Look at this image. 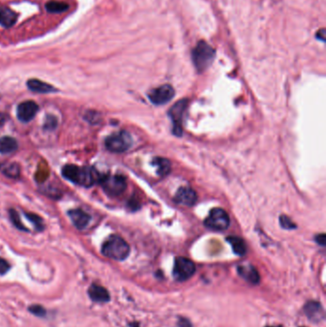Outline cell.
<instances>
[{"mask_svg": "<svg viewBox=\"0 0 326 327\" xmlns=\"http://www.w3.org/2000/svg\"><path fill=\"white\" fill-rule=\"evenodd\" d=\"M191 57L196 70L204 72L211 65L215 58V50L206 41H201L192 50Z\"/></svg>", "mask_w": 326, "mask_h": 327, "instance_id": "obj_3", "label": "cell"}, {"mask_svg": "<svg viewBox=\"0 0 326 327\" xmlns=\"http://www.w3.org/2000/svg\"><path fill=\"white\" fill-rule=\"evenodd\" d=\"M29 310L34 314V315H37V316H39V317H42V316H44L45 315V309L42 307V306H41V305H33V306H31L30 308H29Z\"/></svg>", "mask_w": 326, "mask_h": 327, "instance_id": "obj_26", "label": "cell"}, {"mask_svg": "<svg viewBox=\"0 0 326 327\" xmlns=\"http://www.w3.org/2000/svg\"><path fill=\"white\" fill-rule=\"evenodd\" d=\"M152 164H153V165H155L157 167V173L161 176L166 175L170 171V168H171L170 163H169L168 160H166L164 158H161V157L155 158Z\"/></svg>", "mask_w": 326, "mask_h": 327, "instance_id": "obj_22", "label": "cell"}, {"mask_svg": "<svg viewBox=\"0 0 326 327\" xmlns=\"http://www.w3.org/2000/svg\"><path fill=\"white\" fill-rule=\"evenodd\" d=\"M9 269H10L9 263L5 259L0 257V275L6 274L9 271Z\"/></svg>", "mask_w": 326, "mask_h": 327, "instance_id": "obj_27", "label": "cell"}, {"mask_svg": "<svg viewBox=\"0 0 326 327\" xmlns=\"http://www.w3.org/2000/svg\"><path fill=\"white\" fill-rule=\"evenodd\" d=\"M89 297L95 303H107L110 300L108 291L102 286L93 284L88 290Z\"/></svg>", "mask_w": 326, "mask_h": 327, "instance_id": "obj_15", "label": "cell"}, {"mask_svg": "<svg viewBox=\"0 0 326 327\" xmlns=\"http://www.w3.org/2000/svg\"><path fill=\"white\" fill-rule=\"evenodd\" d=\"M176 203L184 206H193L197 201V194L195 190L190 187H180L174 197Z\"/></svg>", "mask_w": 326, "mask_h": 327, "instance_id": "obj_11", "label": "cell"}, {"mask_svg": "<svg viewBox=\"0 0 326 327\" xmlns=\"http://www.w3.org/2000/svg\"><path fill=\"white\" fill-rule=\"evenodd\" d=\"M27 86L31 91L36 93L47 94L56 91V88L54 86L37 79L29 80L27 82Z\"/></svg>", "mask_w": 326, "mask_h": 327, "instance_id": "obj_17", "label": "cell"}, {"mask_svg": "<svg viewBox=\"0 0 326 327\" xmlns=\"http://www.w3.org/2000/svg\"><path fill=\"white\" fill-rule=\"evenodd\" d=\"M307 317L314 322H321L325 319V311L322 304L318 302H309L304 307Z\"/></svg>", "mask_w": 326, "mask_h": 327, "instance_id": "obj_13", "label": "cell"}, {"mask_svg": "<svg viewBox=\"0 0 326 327\" xmlns=\"http://www.w3.org/2000/svg\"><path fill=\"white\" fill-rule=\"evenodd\" d=\"M71 221L74 226L79 230H83L87 227L91 221V216L84 210L81 209H74L68 212Z\"/></svg>", "mask_w": 326, "mask_h": 327, "instance_id": "obj_12", "label": "cell"}, {"mask_svg": "<svg viewBox=\"0 0 326 327\" xmlns=\"http://www.w3.org/2000/svg\"><path fill=\"white\" fill-rule=\"evenodd\" d=\"M103 190L111 196L122 194L126 188V180L122 175H104L101 176L100 182Z\"/></svg>", "mask_w": 326, "mask_h": 327, "instance_id": "obj_6", "label": "cell"}, {"mask_svg": "<svg viewBox=\"0 0 326 327\" xmlns=\"http://www.w3.org/2000/svg\"><path fill=\"white\" fill-rule=\"evenodd\" d=\"M26 216H27V218L29 220H31L34 223V225L36 226V228H37L38 231H42L44 229L43 221H42V219L40 216H38V215H36L34 213H26Z\"/></svg>", "mask_w": 326, "mask_h": 327, "instance_id": "obj_24", "label": "cell"}, {"mask_svg": "<svg viewBox=\"0 0 326 327\" xmlns=\"http://www.w3.org/2000/svg\"><path fill=\"white\" fill-rule=\"evenodd\" d=\"M46 9L51 14H62L69 9V5L63 1L52 0L47 3Z\"/></svg>", "mask_w": 326, "mask_h": 327, "instance_id": "obj_21", "label": "cell"}, {"mask_svg": "<svg viewBox=\"0 0 326 327\" xmlns=\"http://www.w3.org/2000/svg\"><path fill=\"white\" fill-rule=\"evenodd\" d=\"M174 89L171 85L169 84H163L160 87H157L153 89L149 93V100L151 101L152 103L156 105H162L172 100L174 97Z\"/></svg>", "mask_w": 326, "mask_h": 327, "instance_id": "obj_9", "label": "cell"}, {"mask_svg": "<svg viewBox=\"0 0 326 327\" xmlns=\"http://www.w3.org/2000/svg\"><path fill=\"white\" fill-rule=\"evenodd\" d=\"M39 111V105L34 101H26L19 104L17 115L20 122L28 123L32 121Z\"/></svg>", "mask_w": 326, "mask_h": 327, "instance_id": "obj_10", "label": "cell"}, {"mask_svg": "<svg viewBox=\"0 0 326 327\" xmlns=\"http://www.w3.org/2000/svg\"><path fill=\"white\" fill-rule=\"evenodd\" d=\"M280 225H281L284 229L291 230V229L296 228V225L293 223V221H292L289 217H287V216H285V215L280 216Z\"/></svg>", "mask_w": 326, "mask_h": 327, "instance_id": "obj_25", "label": "cell"}, {"mask_svg": "<svg viewBox=\"0 0 326 327\" xmlns=\"http://www.w3.org/2000/svg\"><path fill=\"white\" fill-rule=\"evenodd\" d=\"M133 140L131 135L126 131H120L110 135L105 140L106 148L115 153H122L131 147Z\"/></svg>", "mask_w": 326, "mask_h": 327, "instance_id": "obj_4", "label": "cell"}, {"mask_svg": "<svg viewBox=\"0 0 326 327\" xmlns=\"http://www.w3.org/2000/svg\"><path fill=\"white\" fill-rule=\"evenodd\" d=\"M316 37H317L318 40H320V41H326V29H321V30L317 33Z\"/></svg>", "mask_w": 326, "mask_h": 327, "instance_id": "obj_31", "label": "cell"}, {"mask_svg": "<svg viewBox=\"0 0 326 327\" xmlns=\"http://www.w3.org/2000/svg\"></svg>", "mask_w": 326, "mask_h": 327, "instance_id": "obj_33", "label": "cell"}, {"mask_svg": "<svg viewBox=\"0 0 326 327\" xmlns=\"http://www.w3.org/2000/svg\"><path fill=\"white\" fill-rule=\"evenodd\" d=\"M130 252L127 242L119 235H111L102 247V253L104 257L114 260H123L128 257Z\"/></svg>", "mask_w": 326, "mask_h": 327, "instance_id": "obj_2", "label": "cell"}, {"mask_svg": "<svg viewBox=\"0 0 326 327\" xmlns=\"http://www.w3.org/2000/svg\"><path fill=\"white\" fill-rule=\"evenodd\" d=\"M194 263L186 257H177L173 267V277L178 281H187L195 273Z\"/></svg>", "mask_w": 326, "mask_h": 327, "instance_id": "obj_7", "label": "cell"}, {"mask_svg": "<svg viewBox=\"0 0 326 327\" xmlns=\"http://www.w3.org/2000/svg\"><path fill=\"white\" fill-rule=\"evenodd\" d=\"M186 106L187 101L182 100L177 102L169 110V116L174 123L173 132L178 136L182 135V119L186 111Z\"/></svg>", "mask_w": 326, "mask_h": 327, "instance_id": "obj_8", "label": "cell"}, {"mask_svg": "<svg viewBox=\"0 0 326 327\" xmlns=\"http://www.w3.org/2000/svg\"><path fill=\"white\" fill-rule=\"evenodd\" d=\"M204 223L206 227L212 231H225L229 228L230 217L223 209L215 208L210 210Z\"/></svg>", "mask_w": 326, "mask_h": 327, "instance_id": "obj_5", "label": "cell"}, {"mask_svg": "<svg viewBox=\"0 0 326 327\" xmlns=\"http://www.w3.org/2000/svg\"><path fill=\"white\" fill-rule=\"evenodd\" d=\"M61 173L64 178L74 184L84 187H90L100 182L101 175L90 166H78L75 164L64 165Z\"/></svg>", "mask_w": 326, "mask_h": 327, "instance_id": "obj_1", "label": "cell"}, {"mask_svg": "<svg viewBox=\"0 0 326 327\" xmlns=\"http://www.w3.org/2000/svg\"><path fill=\"white\" fill-rule=\"evenodd\" d=\"M0 171L8 177L16 179L20 174V167L17 163L1 164Z\"/></svg>", "mask_w": 326, "mask_h": 327, "instance_id": "obj_20", "label": "cell"}, {"mask_svg": "<svg viewBox=\"0 0 326 327\" xmlns=\"http://www.w3.org/2000/svg\"><path fill=\"white\" fill-rule=\"evenodd\" d=\"M227 241L231 244L234 254L237 256H244L247 252V247L244 240L237 236H230L227 238Z\"/></svg>", "mask_w": 326, "mask_h": 327, "instance_id": "obj_19", "label": "cell"}, {"mask_svg": "<svg viewBox=\"0 0 326 327\" xmlns=\"http://www.w3.org/2000/svg\"><path fill=\"white\" fill-rule=\"evenodd\" d=\"M237 271H238V274L241 278H243L245 281H248L252 284H257L260 281L259 274L253 265H250V264L240 265V266H238Z\"/></svg>", "mask_w": 326, "mask_h": 327, "instance_id": "obj_14", "label": "cell"}, {"mask_svg": "<svg viewBox=\"0 0 326 327\" xmlns=\"http://www.w3.org/2000/svg\"><path fill=\"white\" fill-rule=\"evenodd\" d=\"M19 147L18 141L13 137L5 136L0 138V153L9 154L16 151Z\"/></svg>", "mask_w": 326, "mask_h": 327, "instance_id": "obj_18", "label": "cell"}, {"mask_svg": "<svg viewBox=\"0 0 326 327\" xmlns=\"http://www.w3.org/2000/svg\"><path fill=\"white\" fill-rule=\"evenodd\" d=\"M178 327H191V324L188 320L181 318L178 321Z\"/></svg>", "mask_w": 326, "mask_h": 327, "instance_id": "obj_29", "label": "cell"}, {"mask_svg": "<svg viewBox=\"0 0 326 327\" xmlns=\"http://www.w3.org/2000/svg\"><path fill=\"white\" fill-rule=\"evenodd\" d=\"M18 20V15L9 7L0 8V25L4 28L14 26Z\"/></svg>", "mask_w": 326, "mask_h": 327, "instance_id": "obj_16", "label": "cell"}, {"mask_svg": "<svg viewBox=\"0 0 326 327\" xmlns=\"http://www.w3.org/2000/svg\"><path fill=\"white\" fill-rule=\"evenodd\" d=\"M316 241H317L320 245L325 246V245H326V234H319V235H317V237H316Z\"/></svg>", "mask_w": 326, "mask_h": 327, "instance_id": "obj_30", "label": "cell"}, {"mask_svg": "<svg viewBox=\"0 0 326 327\" xmlns=\"http://www.w3.org/2000/svg\"><path fill=\"white\" fill-rule=\"evenodd\" d=\"M126 327H141L140 325L138 323H131L129 325H127Z\"/></svg>", "mask_w": 326, "mask_h": 327, "instance_id": "obj_32", "label": "cell"}, {"mask_svg": "<svg viewBox=\"0 0 326 327\" xmlns=\"http://www.w3.org/2000/svg\"><path fill=\"white\" fill-rule=\"evenodd\" d=\"M56 124H57V123H56V117H54V116H48V118L46 119V123H45V128H47V129H53V128H55L56 127Z\"/></svg>", "mask_w": 326, "mask_h": 327, "instance_id": "obj_28", "label": "cell"}, {"mask_svg": "<svg viewBox=\"0 0 326 327\" xmlns=\"http://www.w3.org/2000/svg\"><path fill=\"white\" fill-rule=\"evenodd\" d=\"M10 217H11V220H12L13 224H14L18 229H20V230H21V231H28V229H26L25 226L22 224V222H21V220H20V214L18 213V211H16V210L12 209V210H10Z\"/></svg>", "mask_w": 326, "mask_h": 327, "instance_id": "obj_23", "label": "cell"}]
</instances>
